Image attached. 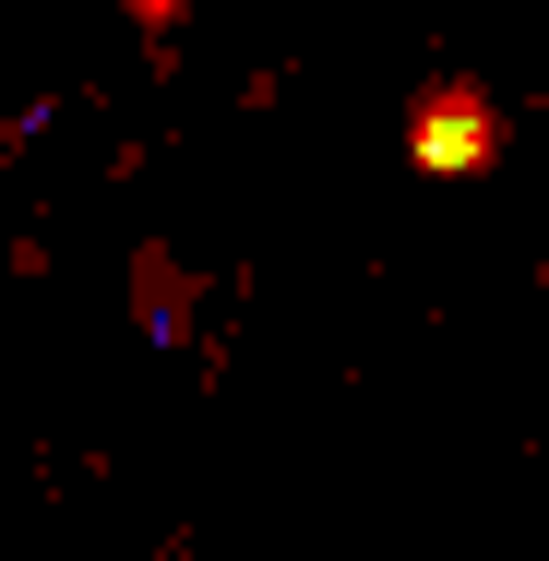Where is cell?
Returning <instances> with one entry per match:
<instances>
[{
	"label": "cell",
	"mask_w": 549,
	"mask_h": 561,
	"mask_svg": "<svg viewBox=\"0 0 549 561\" xmlns=\"http://www.w3.org/2000/svg\"><path fill=\"white\" fill-rule=\"evenodd\" d=\"M419 168H490V108L478 96H442L419 119Z\"/></svg>",
	"instance_id": "obj_1"
}]
</instances>
